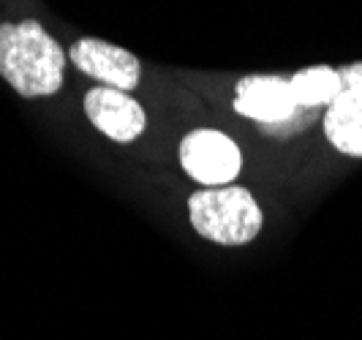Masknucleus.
<instances>
[{
  "mask_svg": "<svg viewBox=\"0 0 362 340\" xmlns=\"http://www.w3.org/2000/svg\"><path fill=\"white\" fill-rule=\"evenodd\" d=\"M180 166L204 188L232 185L243 172V153L232 136L216 128H197L180 142Z\"/></svg>",
  "mask_w": 362,
  "mask_h": 340,
  "instance_id": "nucleus-3",
  "label": "nucleus"
},
{
  "mask_svg": "<svg viewBox=\"0 0 362 340\" xmlns=\"http://www.w3.org/2000/svg\"><path fill=\"white\" fill-rule=\"evenodd\" d=\"M188 218L194 232L218 245H245L264 226L259 201L243 185H221L191 194Z\"/></svg>",
  "mask_w": 362,
  "mask_h": 340,
  "instance_id": "nucleus-2",
  "label": "nucleus"
},
{
  "mask_svg": "<svg viewBox=\"0 0 362 340\" xmlns=\"http://www.w3.org/2000/svg\"><path fill=\"white\" fill-rule=\"evenodd\" d=\"M69 60L82 74H88L90 79L101 82L104 88L131 93L142 79L139 57L131 54L128 49L109 44V41H101V38H79V41H74L71 49H69Z\"/></svg>",
  "mask_w": 362,
  "mask_h": 340,
  "instance_id": "nucleus-5",
  "label": "nucleus"
},
{
  "mask_svg": "<svg viewBox=\"0 0 362 340\" xmlns=\"http://www.w3.org/2000/svg\"><path fill=\"white\" fill-rule=\"evenodd\" d=\"M66 52L36 19L0 25V76L22 98H47L63 88Z\"/></svg>",
  "mask_w": 362,
  "mask_h": 340,
  "instance_id": "nucleus-1",
  "label": "nucleus"
},
{
  "mask_svg": "<svg viewBox=\"0 0 362 340\" xmlns=\"http://www.w3.org/2000/svg\"><path fill=\"white\" fill-rule=\"evenodd\" d=\"M235 112L267 128L291 123L303 109L297 107L289 79L275 74L243 76L235 88Z\"/></svg>",
  "mask_w": 362,
  "mask_h": 340,
  "instance_id": "nucleus-4",
  "label": "nucleus"
},
{
  "mask_svg": "<svg viewBox=\"0 0 362 340\" xmlns=\"http://www.w3.org/2000/svg\"><path fill=\"white\" fill-rule=\"evenodd\" d=\"M85 115L104 136L117 144H131L134 139H139L147 126V115L139 101H134L123 90L104 85L88 90Z\"/></svg>",
  "mask_w": 362,
  "mask_h": 340,
  "instance_id": "nucleus-6",
  "label": "nucleus"
},
{
  "mask_svg": "<svg viewBox=\"0 0 362 340\" xmlns=\"http://www.w3.org/2000/svg\"><path fill=\"white\" fill-rule=\"evenodd\" d=\"M291 93H294V101L297 107L303 109H322L329 107L341 93H344V82H341V74L338 69H329V66H310L303 69L294 76H289Z\"/></svg>",
  "mask_w": 362,
  "mask_h": 340,
  "instance_id": "nucleus-8",
  "label": "nucleus"
},
{
  "mask_svg": "<svg viewBox=\"0 0 362 340\" xmlns=\"http://www.w3.org/2000/svg\"><path fill=\"white\" fill-rule=\"evenodd\" d=\"M322 128L338 153L362 158V90H344L325 109Z\"/></svg>",
  "mask_w": 362,
  "mask_h": 340,
  "instance_id": "nucleus-7",
  "label": "nucleus"
},
{
  "mask_svg": "<svg viewBox=\"0 0 362 340\" xmlns=\"http://www.w3.org/2000/svg\"><path fill=\"white\" fill-rule=\"evenodd\" d=\"M338 74H341L344 90H362V63L344 66V69H338Z\"/></svg>",
  "mask_w": 362,
  "mask_h": 340,
  "instance_id": "nucleus-9",
  "label": "nucleus"
}]
</instances>
